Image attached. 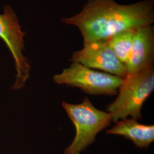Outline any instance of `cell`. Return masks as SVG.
I'll return each instance as SVG.
<instances>
[{
    "instance_id": "6da1fadb",
    "label": "cell",
    "mask_w": 154,
    "mask_h": 154,
    "mask_svg": "<svg viewBox=\"0 0 154 154\" xmlns=\"http://www.w3.org/2000/svg\"><path fill=\"white\" fill-rule=\"evenodd\" d=\"M154 2L146 0L122 5L115 0H88L82 11L61 21L76 26L83 43L109 39L127 29L150 26L154 21Z\"/></svg>"
},
{
    "instance_id": "52a82bcc",
    "label": "cell",
    "mask_w": 154,
    "mask_h": 154,
    "mask_svg": "<svg viewBox=\"0 0 154 154\" xmlns=\"http://www.w3.org/2000/svg\"><path fill=\"white\" fill-rule=\"evenodd\" d=\"M154 56V28L150 25L137 29L126 64L127 74H135L152 66Z\"/></svg>"
},
{
    "instance_id": "8992f818",
    "label": "cell",
    "mask_w": 154,
    "mask_h": 154,
    "mask_svg": "<svg viewBox=\"0 0 154 154\" xmlns=\"http://www.w3.org/2000/svg\"><path fill=\"white\" fill-rule=\"evenodd\" d=\"M70 61L122 78L127 74L126 67L110 48L108 39L84 42L82 49L75 51Z\"/></svg>"
},
{
    "instance_id": "3957f363",
    "label": "cell",
    "mask_w": 154,
    "mask_h": 154,
    "mask_svg": "<svg viewBox=\"0 0 154 154\" xmlns=\"http://www.w3.org/2000/svg\"><path fill=\"white\" fill-rule=\"evenodd\" d=\"M62 107L76 130L75 137L65 149L64 154H81L94 142L97 134L112 121L110 113L97 109L88 97L79 104L63 102Z\"/></svg>"
},
{
    "instance_id": "5b68a950",
    "label": "cell",
    "mask_w": 154,
    "mask_h": 154,
    "mask_svg": "<svg viewBox=\"0 0 154 154\" xmlns=\"http://www.w3.org/2000/svg\"><path fill=\"white\" fill-rule=\"evenodd\" d=\"M24 35L16 14L7 6L4 14H0V38L10 50L15 61L17 74L14 89L23 88L29 78L30 67L22 52Z\"/></svg>"
},
{
    "instance_id": "9c48e42d",
    "label": "cell",
    "mask_w": 154,
    "mask_h": 154,
    "mask_svg": "<svg viewBox=\"0 0 154 154\" xmlns=\"http://www.w3.org/2000/svg\"><path fill=\"white\" fill-rule=\"evenodd\" d=\"M136 29L124 30L116 34L108 39L110 48L119 61L125 66L132 49Z\"/></svg>"
},
{
    "instance_id": "277c9868",
    "label": "cell",
    "mask_w": 154,
    "mask_h": 154,
    "mask_svg": "<svg viewBox=\"0 0 154 154\" xmlns=\"http://www.w3.org/2000/svg\"><path fill=\"white\" fill-rule=\"evenodd\" d=\"M53 79L58 84L80 88L86 93L106 95L117 94L123 81L120 77L97 72L75 62L55 75Z\"/></svg>"
},
{
    "instance_id": "ba28073f",
    "label": "cell",
    "mask_w": 154,
    "mask_h": 154,
    "mask_svg": "<svg viewBox=\"0 0 154 154\" xmlns=\"http://www.w3.org/2000/svg\"><path fill=\"white\" fill-rule=\"evenodd\" d=\"M116 124L107 134L119 135L132 140L140 149H147L154 140V125H146L139 123L137 119H125L116 122Z\"/></svg>"
},
{
    "instance_id": "7a4b0ae2",
    "label": "cell",
    "mask_w": 154,
    "mask_h": 154,
    "mask_svg": "<svg viewBox=\"0 0 154 154\" xmlns=\"http://www.w3.org/2000/svg\"><path fill=\"white\" fill-rule=\"evenodd\" d=\"M154 89L153 65L135 74H127L118 88V97L106 109L112 121L116 122L128 116L140 119L142 107Z\"/></svg>"
}]
</instances>
